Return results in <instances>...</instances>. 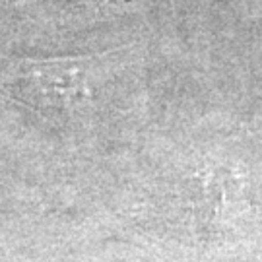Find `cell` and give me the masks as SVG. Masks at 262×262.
Listing matches in <instances>:
<instances>
[{
  "label": "cell",
  "mask_w": 262,
  "mask_h": 262,
  "mask_svg": "<svg viewBox=\"0 0 262 262\" xmlns=\"http://www.w3.org/2000/svg\"><path fill=\"white\" fill-rule=\"evenodd\" d=\"M31 85L39 99L53 105H72L88 97L84 78L70 68H39L31 74Z\"/></svg>",
  "instance_id": "6da1fadb"
}]
</instances>
